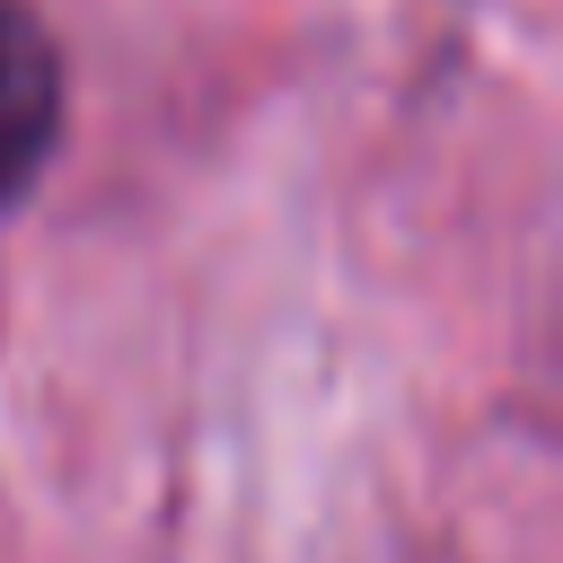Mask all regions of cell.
Instances as JSON below:
<instances>
[{"mask_svg":"<svg viewBox=\"0 0 563 563\" xmlns=\"http://www.w3.org/2000/svg\"><path fill=\"white\" fill-rule=\"evenodd\" d=\"M62 141V53L26 0H0V211L44 176Z\"/></svg>","mask_w":563,"mask_h":563,"instance_id":"6da1fadb","label":"cell"}]
</instances>
